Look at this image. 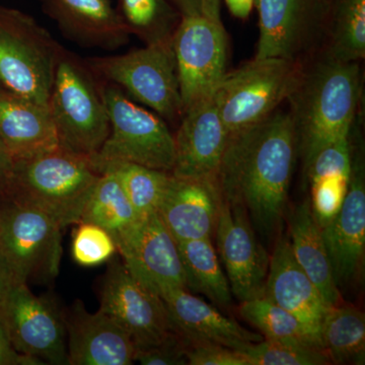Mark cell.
<instances>
[{
    "mask_svg": "<svg viewBox=\"0 0 365 365\" xmlns=\"http://www.w3.org/2000/svg\"><path fill=\"white\" fill-rule=\"evenodd\" d=\"M140 218L116 178L100 174L79 222L93 223L104 228L115 241L118 235L133 227Z\"/></svg>",
    "mask_w": 365,
    "mask_h": 365,
    "instance_id": "28",
    "label": "cell"
},
{
    "mask_svg": "<svg viewBox=\"0 0 365 365\" xmlns=\"http://www.w3.org/2000/svg\"><path fill=\"white\" fill-rule=\"evenodd\" d=\"M162 297L173 330L187 346L208 343L245 351L263 340L260 334L247 330L188 289L170 290Z\"/></svg>",
    "mask_w": 365,
    "mask_h": 365,
    "instance_id": "20",
    "label": "cell"
},
{
    "mask_svg": "<svg viewBox=\"0 0 365 365\" xmlns=\"http://www.w3.org/2000/svg\"><path fill=\"white\" fill-rule=\"evenodd\" d=\"M14 160L0 141V205L6 200L13 177Z\"/></svg>",
    "mask_w": 365,
    "mask_h": 365,
    "instance_id": "38",
    "label": "cell"
},
{
    "mask_svg": "<svg viewBox=\"0 0 365 365\" xmlns=\"http://www.w3.org/2000/svg\"><path fill=\"white\" fill-rule=\"evenodd\" d=\"M107 272L98 309L128 333L136 351L157 345L176 334L160 294L137 280L123 263L114 264Z\"/></svg>",
    "mask_w": 365,
    "mask_h": 365,
    "instance_id": "12",
    "label": "cell"
},
{
    "mask_svg": "<svg viewBox=\"0 0 365 365\" xmlns=\"http://www.w3.org/2000/svg\"><path fill=\"white\" fill-rule=\"evenodd\" d=\"M115 242L125 267L155 294L187 289L178 242L158 213L141 217Z\"/></svg>",
    "mask_w": 365,
    "mask_h": 365,
    "instance_id": "13",
    "label": "cell"
},
{
    "mask_svg": "<svg viewBox=\"0 0 365 365\" xmlns=\"http://www.w3.org/2000/svg\"><path fill=\"white\" fill-rule=\"evenodd\" d=\"M175 138L172 175L182 179H215L227 148L228 132L212 97L182 115Z\"/></svg>",
    "mask_w": 365,
    "mask_h": 365,
    "instance_id": "16",
    "label": "cell"
},
{
    "mask_svg": "<svg viewBox=\"0 0 365 365\" xmlns=\"http://www.w3.org/2000/svg\"><path fill=\"white\" fill-rule=\"evenodd\" d=\"M250 365H326L331 364L325 350L270 339L249 346L242 351Z\"/></svg>",
    "mask_w": 365,
    "mask_h": 365,
    "instance_id": "32",
    "label": "cell"
},
{
    "mask_svg": "<svg viewBox=\"0 0 365 365\" xmlns=\"http://www.w3.org/2000/svg\"><path fill=\"white\" fill-rule=\"evenodd\" d=\"M213 235L232 297L241 302L264 297L270 258L245 209L222 199Z\"/></svg>",
    "mask_w": 365,
    "mask_h": 365,
    "instance_id": "14",
    "label": "cell"
},
{
    "mask_svg": "<svg viewBox=\"0 0 365 365\" xmlns=\"http://www.w3.org/2000/svg\"><path fill=\"white\" fill-rule=\"evenodd\" d=\"M288 227L290 247L300 267L313 281L329 306L342 304V297L334 278L322 228L314 218L309 199L292 209L288 217Z\"/></svg>",
    "mask_w": 365,
    "mask_h": 365,
    "instance_id": "23",
    "label": "cell"
},
{
    "mask_svg": "<svg viewBox=\"0 0 365 365\" xmlns=\"http://www.w3.org/2000/svg\"><path fill=\"white\" fill-rule=\"evenodd\" d=\"M120 14L131 34L153 43L170 37L180 14L168 0H119Z\"/></svg>",
    "mask_w": 365,
    "mask_h": 365,
    "instance_id": "31",
    "label": "cell"
},
{
    "mask_svg": "<svg viewBox=\"0 0 365 365\" xmlns=\"http://www.w3.org/2000/svg\"><path fill=\"white\" fill-rule=\"evenodd\" d=\"M338 287L354 280L364 268L365 252V165L361 150L351 155L347 194L337 216L322 228Z\"/></svg>",
    "mask_w": 365,
    "mask_h": 365,
    "instance_id": "15",
    "label": "cell"
},
{
    "mask_svg": "<svg viewBox=\"0 0 365 365\" xmlns=\"http://www.w3.org/2000/svg\"><path fill=\"white\" fill-rule=\"evenodd\" d=\"M187 289L205 295L216 306L230 307L232 294L212 239L178 242Z\"/></svg>",
    "mask_w": 365,
    "mask_h": 365,
    "instance_id": "25",
    "label": "cell"
},
{
    "mask_svg": "<svg viewBox=\"0 0 365 365\" xmlns=\"http://www.w3.org/2000/svg\"><path fill=\"white\" fill-rule=\"evenodd\" d=\"M297 144L292 114L273 112L228 137L216 174L223 200L244 208L254 230L268 240L287 212Z\"/></svg>",
    "mask_w": 365,
    "mask_h": 365,
    "instance_id": "1",
    "label": "cell"
},
{
    "mask_svg": "<svg viewBox=\"0 0 365 365\" xmlns=\"http://www.w3.org/2000/svg\"><path fill=\"white\" fill-rule=\"evenodd\" d=\"M312 0H255L260 38L255 58L292 59Z\"/></svg>",
    "mask_w": 365,
    "mask_h": 365,
    "instance_id": "24",
    "label": "cell"
},
{
    "mask_svg": "<svg viewBox=\"0 0 365 365\" xmlns=\"http://www.w3.org/2000/svg\"><path fill=\"white\" fill-rule=\"evenodd\" d=\"M172 36L125 54L86 62L98 78L119 86L163 119L174 121L182 109Z\"/></svg>",
    "mask_w": 365,
    "mask_h": 365,
    "instance_id": "7",
    "label": "cell"
},
{
    "mask_svg": "<svg viewBox=\"0 0 365 365\" xmlns=\"http://www.w3.org/2000/svg\"><path fill=\"white\" fill-rule=\"evenodd\" d=\"M329 58L357 62L365 57V0H335Z\"/></svg>",
    "mask_w": 365,
    "mask_h": 365,
    "instance_id": "30",
    "label": "cell"
},
{
    "mask_svg": "<svg viewBox=\"0 0 365 365\" xmlns=\"http://www.w3.org/2000/svg\"><path fill=\"white\" fill-rule=\"evenodd\" d=\"M264 297L297 317L323 346L322 326L331 307L295 260L287 237L276 242Z\"/></svg>",
    "mask_w": 365,
    "mask_h": 365,
    "instance_id": "19",
    "label": "cell"
},
{
    "mask_svg": "<svg viewBox=\"0 0 365 365\" xmlns=\"http://www.w3.org/2000/svg\"><path fill=\"white\" fill-rule=\"evenodd\" d=\"M72 237L73 260L83 267L101 265L117 252L116 242L107 230L93 223L79 222Z\"/></svg>",
    "mask_w": 365,
    "mask_h": 365,
    "instance_id": "33",
    "label": "cell"
},
{
    "mask_svg": "<svg viewBox=\"0 0 365 365\" xmlns=\"http://www.w3.org/2000/svg\"><path fill=\"white\" fill-rule=\"evenodd\" d=\"M350 176L333 175L311 180L312 210L319 227H325L339 213L346 194Z\"/></svg>",
    "mask_w": 365,
    "mask_h": 365,
    "instance_id": "34",
    "label": "cell"
},
{
    "mask_svg": "<svg viewBox=\"0 0 365 365\" xmlns=\"http://www.w3.org/2000/svg\"><path fill=\"white\" fill-rule=\"evenodd\" d=\"M0 141L14 163L60 145L49 109L0 88Z\"/></svg>",
    "mask_w": 365,
    "mask_h": 365,
    "instance_id": "22",
    "label": "cell"
},
{
    "mask_svg": "<svg viewBox=\"0 0 365 365\" xmlns=\"http://www.w3.org/2000/svg\"><path fill=\"white\" fill-rule=\"evenodd\" d=\"M0 365H42L37 359L20 354L14 349L0 323Z\"/></svg>",
    "mask_w": 365,
    "mask_h": 365,
    "instance_id": "37",
    "label": "cell"
},
{
    "mask_svg": "<svg viewBox=\"0 0 365 365\" xmlns=\"http://www.w3.org/2000/svg\"><path fill=\"white\" fill-rule=\"evenodd\" d=\"M19 281L11 270L4 255L0 252V302L4 299L7 292L11 289L14 283Z\"/></svg>",
    "mask_w": 365,
    "mask_h": 365,
    "instance_id": "39",
    "label": "cell"
},
{
    "mask_svg": "<svg viewBox=\"0 0 365 365\" xmlns=\"http://www.w3.org/2000/svg\"><path fill=\"white\" fill-rule=\"evenodd\" d=\"M222 202L215 179L172 175L157 213L177 242L212 239Z\"/></svg>",
    "mask_w": 365,
    "mask_h": 365,
    "instance_id": "18",
    "label": "cell"
},
{
    "mask_svg": "<svg viewBox=\"0 0 365 365\" xmlns=\"http://www.w3.org/2000/svg\"><path fill=\"white\" fill-rule=\"evenodd\" d=\"M98 176L90 158L58 145L14 163L6 200L39 209L66 228L81 220Z\"/></svg>",
    "mask_w": 365,
    "mask_h": 365,
    "instance_id": "3",
    "label": "cell"
},
{
    "mask_svg": "<svg viewBox=\"0 0 365 365\" xmlns=\"http://www.w3.org/2000/svg\"><path fill=\"white\" fill-rule=\"evenodd\" d=\"M62 230L39 209L11 200L0 205V252L16 279L28 283L56 278L62 257Z\"/></svg>",
    "mask_w": 365,
    "mask_h": 365,
    "instance_id": "9",
    "label": "cell"
},
{
    "mask_svg": "<svg viewBox=\"0 0 365 365\" xmlns=\"http://www.w3.org/2000/svg\"><path fill=\"white\" fill-rule=\"evenodd\" d=\"M324 349L335 364H364L365 318L344 302L331 307L321 331Z\"/></svg>",
    "mask_w": 365,
    "mask_h": 365,
    "instance_id": "27",
    "label": "cell"
},
{
    "mask_svg": "<svg viewBox=\"0 0 365 365\" xmlns=\"http://www.w3.org/2000/svg\"><path fill=\"white\" fill-rule=\"evenodd\" d=\"M182 113L212 97L225 74L227 38L222 21L181 16L172 36Z\"/></svg>",
    "mask_w": 365,
    "mask_h": 365,
    "instance_id": "11",
    "label": "cell"
},
{
    "mask_svg": "<svg viewBox=\"0 0 365 365\" xmlns=\"http://www.w3.org/2000/svg\"><path fill=\"white\" fill-rule=\"evenodd\" d=\"M134 361L143 365L188 364L187 345L177 334H174L157 345L137 350Z\"/></svg>",
    "mask_w": 365,
    "mask_h": 365,
    "instance_id": "35",
    "label": "cell"
},
{
    "mask_svg": "<svg viewBox=\"0 0 365 365\" xmlns=\"http://www.w3.org/2000/svg\"><path fill=\"white\" fill-rule=\"evenodd\" d=\"M48 109L59 144L91 158L97 155L110 133V121L102 86L86 61L62 50Z\"/></svg>",
    "mask_w": 365,
    "mask_h": 365,
    "instance_id": "4",
    "label": "cell"
},
{
    "mask_svg": "<svg viewBox=\"0 0 365 365\" xmlns=\"http://www.w3.org/2000/svg\"><path fill=\"white\" fill-rule=\"evenodd\" d=\"M302 76L294 59L255 58L225 76L212 98L228 135L272 114L299 86Z\"/></svg>",
    "mask_w": 365,
    "mask_h": 365,
    "instance_id": "6",
    "label": "cell"
},
{
    "mask_svg": "<svg viewBox=\"0 0 365 365\" xmlns=\"http://www.w3.org/2000/svg\"><path fill=\"white\" fill-rule=\"evenodd\" d=\"M201 11L203 16L211 20L222 21L220 20V0H200Z\"/></svg>",
    "mask_w": 365,
    "mask_h": 365,
    "instance_id": "42",
    "label": "cell"
},
{
    "mask_svg": "<svg viewBox=\"0 0 365 365\" xmlns=\"http://www.w3.org/2000/svg\"><path fill=\"white\" fill-rule=\"evenodd\" d=\"M181 16H197L202 14L200 0H168Z\"/></svg>",
    "mask_w": 365,
    "mask_h": 365,
    "instance_id": "40",
    "label": "cell"
},
{
    "mask_svg": "<svg viewBox=\"0 0 365 365\" xmlns=\"http://www.w3.org/2000/svg\"><path fill=\"white\" fill-rule=\"evenodd\" d=\"M225 2L235 18L246 19L253 9L255 0H225Z\"/></svg>",
    "mask_w": 365,
    "mask_h": 365,
    "instance_id": "41",
    "label": "cell"
},
{
    "mask_svg": "<svg viewBox=\"0 0 365 365\" xmlns=\"http://www.w3.org/2000/svg\"><path fill=\"white\" fill-rule=\"evenodd\" d=\"M187 359L190 365H250L244 352L208 343L187 346Z\"/></svg>",
    "mask_w": 365,
    "mask_h": 365,
    "instance_id": "36",
    "label": "cell"
},
{
    "mask_svg": "<svg viewBox=\"0 0 365 365\" xmlns=\"http://www.w3.org/2000/svg\"><path fill=\"white\" fill-rule=\"evenodd\" d=\"M0 323L14 349L42 364L66 365L64 316L51 299L16 281L0 302Z\"/></svg>",
    "mask_w": 365,
    "mask_h": 365,
    "instance_id": "10",
    "label": "cell"
},
{
    "mask_svg": "<svg viewBox=\"0 0 365 365\" xmlns=\"http://www.w3.org/2000/svg\"><path fill=\"white\" fill-rule=\"evenodd\" d=\"M239 311L242 318L261 331L265 339L324 350L297 317L265 297L242 302Z\"/></svg>",
    "mask_w": 365,
    "mask_h": 365,
    "instance_id": "29",
    "label": "cell"
},
{
    "mask_svg": "<svg viewBox=\"0 0 365 365\" xmlns=\"http://www.w3.org/2000/svg\"><path fill=\"white\" fill-rule=\"evenodd\" d=\"M91 165L98 174L116 178L140 217L158 212L172 178L170 173L124 160L91 162Z\"/></svg>",
    "mask_w": 365,
    "mask_h": 365,
    "instance_id": "26",
    "label": "cell"
},
{
    "mask_svg": "<svg viewBox=\"0 0 365 365\" xmlns=\"http://www.w3.org/2000/svg\"><path fill=\"white\" fill-rule=\"evenodd\" d=\"M67 365H130L136 348L128 333L111 317L91 314L76 302L64 316Z\"/></svg>",
    "mask_w": 365,
    "mask_h": 365,
    "instance_id": "17",
    "label": "cell"
},
{
    "mask_svg": "<svg viewBox=\"0 0 365 365\" xmlns=\"http://www.w3.org/2000/svg\"><path fill=\"white\" fill-rule=\"evenodd\" d=\"M62 50L33 16L0 7V88L48 108Z\"/></svg>",
    "mask_w": 365,
    "mask_h": 365,
    "instance_id": "5",
    "label": "cell"
},
{
    "mask_svg": "<svg viewBox=\"0 0 365 365\" xmlns=\"http://www.w3.org/2000/svg\"><path fill=\"white\" fill-rule=\"evenodd\" d=\"M43 11L76 44L115 50L126 45L130 30L111 0H37Z\"/></svg>",
    "mask_w": 365,
    "mask_h": 365,
    "instance_id": "21",
    "label": "cell"
},
{
    "mask_svg": "<svg viewBox=\"0 0 365 365\" xmlns=\"http://www.w3.org/2000/svg\"><path fill=\"white\" fill-rule=\"evenodd\" d=\"M361 74L357 62L330 59L300 78L289 98L294 101L297 139H302L306 163L328 144L351 132L356 116Z\"/></svg>",
    "mask_w": 365,
    "mask_h": 365,
    "instance_id": "2",
    "label": "cell"
},
{
    "mask_svg": "<svg viewBox=\"0 0 365 365\" xmlns=\"http://www.w3.org/2000/svg\"><path fill=\"white\" fill-rule=\"evenodd\" d=\"M101 86L110 133L91 162L124 160L172 174L175 138L163 118L132 102L119 86Z\"/></svg>",
    "mask_w": 365,
    "mask_h": 365,
    "instance_id": "8",
    "label": "cell"
}]
</instances>
